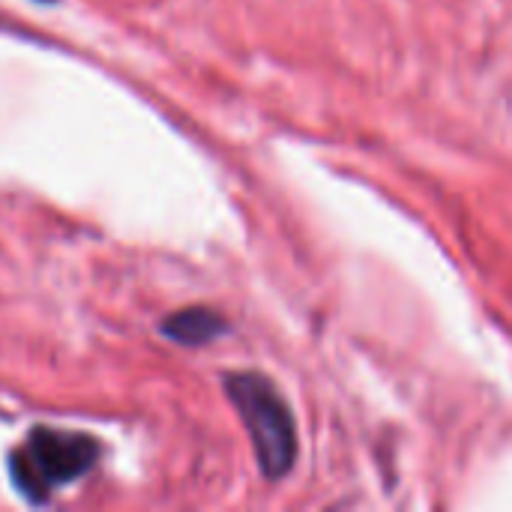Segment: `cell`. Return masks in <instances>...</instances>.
I'll use <instances>...</instances> for the list:
<instances>
[{"label":"cell","instance_id":"cell-2","mask_svg":"<svg viewBox=\"0 0 512 512\" xmlns=\"http://www.w3.org/2000/svg\"><path fill=\"white\" fill-rule=\"evenodd\" d=\"M99 459V444L81 432L39 426L9 456V477L30 501H45L54 489L81 480Z\"/></svg>","mask_w":512,"mask_h":512},{"label":"cell","instance_id":"cell-1","mask_svg":"<svg viewBox=\"0 0 512 512\" xmlns=\"http://www.w3.org/2000/svg\"><path fill=\"white\" fill-rule=\"evenodd\" d=\"M225 393L249 432L261 474L267 480H282L297 462V429L288 402L258 372L228 375Z\"/></svg>","mask_w":512,"mask_h":512},{"label":"cell","instance_id":"cell-3","mask_svg":"<svg viewBox=\"0 0 512 512\" xmlns=\"http://www.w3.org/2000/svg\"><path fill=\"white\" fill-rule=\"evenodd\" d=\"M228 330L225 318L207 306H186L174 315L165 318L162 324V333L177 342V345H186V348H198V345H207L213 339H219L222 333Z\"/></svg>","mask_w":512,"mask_h":512}]
</instances>
